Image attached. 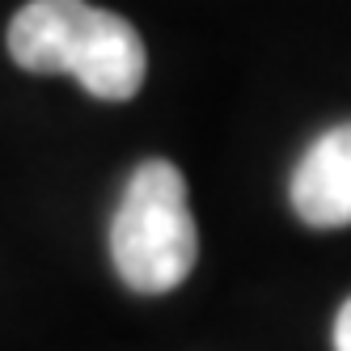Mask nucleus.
Returning a JSON list of instances; mask_svg holds the SVG:
<instances>
[{
  "mask_svg": "<svg viewBox=\"0 0 351 351\" xmlns=\"http://www.w3.org/2000/svg\"><path fill=\"white\" fill-rule=\"evenodd\" d=\"M9 56L26 72H68L102 102L140 93L148 51L128 17L89 0H30L9 21Z\"/></svg>",
  "mask_w": 351,
  "mask_h": 351,
  "instance_id": "f257e3e1",
  "label": "nucleus"
},
{
  "mask_svg": "<svg viewBox=\"0 0 351 351\" xmlns=\"http://www.w3.org/2000/svg\"><path fill=\"white\" fill-rule=\"evenodd\" d=\"M110 258L136 292H169L195 271L199 229L186 208V178L169 161H144L119 199L110 224Z\"/></svg>",
  "mask_w": 351,
  "mask_h": 351,
  "instance_id": "f03ea898",
  "label": "nucleus"
},
{
  "mask_svg": "<svg viewBox=\"0 0 351 351\" xmlns=\"http://www.w3.org/2000/svg\"><path fill=\"white\" fill-rule=\"evenodd\" d=\"M292 208L313 229L351 224V123H339L309 144L292 173Z\"/></svg>",
  "mask_w": 351,
  "mask_h": 351,
  "instance_id": "7ed1b4c3",
  "label": "nucleus"
},
{
  "mask_svg": "<svg viewBox=\"0 0 351 351\" xmlns=\"http://www.w3.org/2000/svg\"><path fill=\"white\" fill-rule=\"evenodd\" d=\"M335 351H351V296H347V305L339 309V322H335Z\"/></svg>",
  "mask_w": 351,
  "mask_h": 351,
  "instance_id": "20e7f679",
  "label": "nucleus"
}]
</instances>
